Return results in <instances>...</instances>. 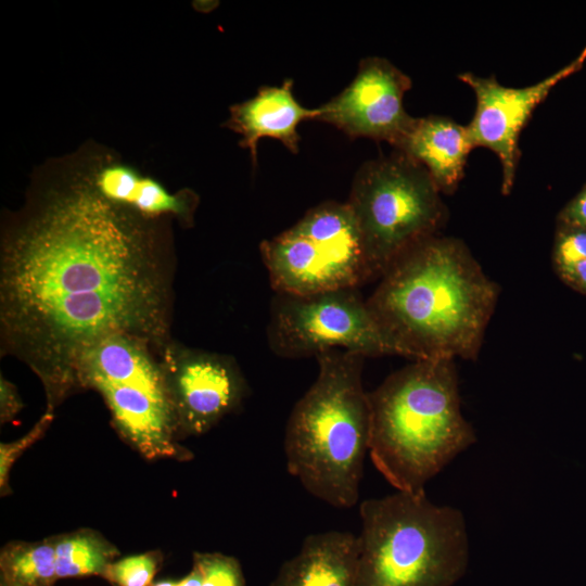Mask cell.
<instances>
[{
  "instance_id": "cell-7",
  "label": "cell",
  "mask_w": 586,
  "mask_h": 586,
  "mask_svg": "<svg viewBox=\"0 0 586 586\" xmlns=\"http://www.w3.org/2000/svg\"><path fill=\"white\" fill-rule=\"evenodd\" d=\"M77 382L103 396L118 430L146 458L177 453L176 412L153 344L128 334L109 335L79 358Z\"/></svg>"
},
{
  "instance_id": "cell-17",
  "label": "cell",
  "mask_w": 586,
  "mask_h": 586,
  "mask_svg": "<svg viewBox=\"0 0 586 586\" xmlns=\"http://www.w3.org/2000/svg\"><path fill=\"white\" fill-rule=\"evenodd\" d=\"M0 571L7 586H53L59 578L54 543L8 545L0 556Z\"/></svg>"
},
{
  "instance_id": "cell-22",
  "label": "cell",
  "mask_w": 586,
  "mask_h": 586,
  "mask_svg": "<svg viewBox=\"0 0 586 586\" xmlns=\"http://www.w3.org/2000/svg\"><path fill=\"white\" fill-rule=\"evenodd\" d=\"M52 419V409H49L34 429L21 440L0 445V486L1 492L8 485L9 471L23 450L36 442L46 431Z\"/></svg>"
},
{
  "instance_id": "cell-18",
  "label": "cell",
  "mask_w": 586,
  "mask_h": 586,
  "mask_svg": "<svg viewBox=\"0 0 586 586\" xmlns=\"http://www.w3.org/2000/svg\"><path fill=\"white\" fill-rule=\"evenodd\" d=\"M59 578L86 575L103 576L117 550L89 531L64 535L54 542Z\"/></svg>"
},
{
  "instance_id": "cell-6",
  "label": "cell",
  "mask_w": 586,
  "mask_h": 586,
  "mask_svg": "<svg viewBox=\"0 0 586 586\" xmlns=\"http://www.w3.org/2000/svg\"><path fill=\"white\" fill-rule=\"evenodd\" d=\"M346 203L373 279L410 247L436 235L447 217L429 171L399 151L362 164Z\"/></svg>"
},
{
  "instance_id": "cell-25",
  "label": "cell",
  "mask_w": 586,
  "mask_h": 586,
  "mask_svg": "<svg viewBox=\"0 0 586 586\" xmlns=\"http://www.w3.org/2000/svg\"><path fill=\"white\" fill-rule=\"evenodd\" d=\"M557 271L566 283L582 292H586V260Z\"/></svg>"
},
{
  "instance_id": "cell-14",
  "label": "cell",
  "mask_w": 586,
  "mask_h": 586,
  "mask_svg": "<svg viewBox=\"0 0 586 586\" xmlns=\"http://www.w3.org/2000/svg\"><path fill=\"white\" fill-rule=\"evenodd\" d=\"M293 80L285 79L279 87L263 86L257 93L229 109L225 127L239 133L241 148L250 151L254 166L262 138L279 140L291 153L298 152L301 137L296 130L303 120H316L319 110L307 109L293 94Z\"/></svg>"
},
{
  "instance_id": "cell-13",
  "label": "cell",
  "mask_w": 586,
  "mask_h": 586,
  "mask_svg": "<svg viewBox=\"0 0 586 586\" xmlns=\"http://www.w3.org/2000/svg\"><path fill=\"white\" fill-rule=\"evenodd\" d=\"M74 160L91 187L104 199L150 218H176L186 227L194 222L199 196L190 189L170 193L156 179L109 152L84 150Z\"/></svg>"
},
{
  "instance_id": "cell-1",
  "label": "cell",
  "mask_w": 586,
  "mask_h": 586,
  "mask_svg": "<svg viewBox=\"0 0 586 586\" xmlns=\"http://www.w3.org/2000/svg\"><path fill=\"white\" fill-rule=\"evenodd\" d=\"M47 169L2 231L4 353L42 381L49 408L78 387L82 354L112 334L170 342L173 258L164 221L100 195L74 157Z\"/></svg>"
},
{
  "instance_id": "cell-26",
  "label": "cell",
  "mask_w": 586,
  "mask_h": 586,
  "mask_svg": "<svg viewBox=\"0 0 586 586\" xmlns=\"http://www.w3.org/2000/svg\"><path fill=\"white\" fill-rule=\"evenodd\" d=\"M202 573L195 565H193L192 571L186 577L179 581L178 586H202Z\"/></svg>"
},
{
  "instance_id": "cell-9",
  "label": "cell",
  "mask_w": 586,
  "mask_h": 586,
  "mask_svg": "<svg viewBox=\"0 0 586 586\" xmlns=\"http://www.w3.org/2000/svg\"><path fill=\"white\" fill-rule=\"evenodd\" d=\"M266 337L271 352L282 358L316 357L332 349L354 352L366 358L405 356L358 289L307 295L275 293Z\"/></svg>"
},
{
  "instance_id": "cell-12",
  "label": "cell",
  "mask_w": 586,
  "mask_h": 586,
  "mask_svg": "<svg viewBox=\"0 0 586 586\" xmlns=\"http://www.w3.org/2000/svg\"><path fill=\"white\" fill-rule=\"evenodd\" d=\"M177 424L200 434L230 412L244 396V379L229 356L171 341L160 353Z\"/></svg>"
},
{
  "instance_id": "cell-5",
  "label": "cell",
  "mask_w": 586,
  "mask_h": 586,
  "mask_svg": "<svg viewBox=\"0 0 586 586\" xmlns=\"http://www.w3.org/2000/svg\"><path fill=\"white\" fill-rule=\"evenodd\" d=\"M355 586H453L467 572L462 512L423 494L396 493L360 502Z\"/></svg>"
},
{
  "instance_id": "cell-4",
  "label": "cell",
  "mask_w": 586,
  "mask_h": 586,
  "mask_svg": "<svg viewBox=\"0 0 586 586\" xmlns=\"http://www.w3.org/2000/svg\"><path fill=\"white\" fill-rule=\"evenodd\" d=\"M316 358L317 378L286 423V469L317 499L352 508L359 499L369 444V402L362 385L366 357L332 349Z\"/></svg>"
},
{
  "instance_id": "cell-19",
  "label": "cell",
  "mask_w": 586,
  "mask_h": 586,
  "mask_svg": "<svg viewBox=\"0 0 586 586\" xmlns=\"http://www.w3.org/2000/svg\"><path fill=\"white\" fill-rule=\"evenodd\" d=\"M158 559L154 553H141L111 562L104 574L115 586H151Z\"/></svg>"
},
{
  "instance_id": "cell-3",
  "label": "cell",
  "mask_w": 586,
  "mask_h": 586,
  "mask_svg": "<svg viewBox=\"0 0 586 586\" xmlns=\"http://www.w3.org/2000/svg\"><path fill=\"white\" fill-rule=\"evenodd\" d=\"M368 454L399 492L426 483L476 442L463 418L455 360L417 359L368 393Z\"/></svg>"
},
{
  "instance_id": "cell-8",
  "label": "cell",
  "mask_w": 586,
  "mask_h": 586,
  "mask_svg": "<svg viewBox=\"0 0 586 586\" xmlns=\"http://www.w3.org/2000/svg\"><path fill=\"white\" fill-rule=\"evenodd\" d=\"M275 293L307 295L358 289L373 279L348 204L328 201L259 245Z\"/></svg>"
},
{
  "instance_id": "cell-21",
  "label": "cell",
  "mask_w": 586,
  "mask_h": 586,
  "mask_svg": "<svg viewBox=\"0 0 586 586\" xmlns=\"http://www.w3.org/2000/svg\"><path fill=\"white\" fill-rule=\"evenodd\" d=\"M586 260V230L560 227L553 249L557 270Z\"/></svg>"
},
{
  "instance_id": "cell-20",
  "label": "cell",
  "mask_w": 586,
  "mask_h": 586,
  "mask_svg": "<svg viewBox=\"0 0 586 586\" xmlns=\"http://www.w3.org/2000/svg\"><path fill=\"white\" fill-rule=\"evenodd\" d=\"M202 573V586H245L239 561L217 552L194 553V564Z\"/></svg>"
},
{
  "instance_id": "cell-16",
  "label": "cell",
  "mask_w": 586,
  "mask_h": 586,
  "mask_svg": "<svg viewBox=\"0 0 586 586\" xmlns=\"http://www.w3.org/2000/svg\"><path fill=\"white\" fill-rule=\"evenodd\" d=\"M474 148L468 126L432 115L416 118L396 151L421 164L441 193L450 194L458 188Z\"/></svg>"
},
{
  "instance_id": "cell-24",
  "label": "cell",
  "mask_w": 586,
  "mask_h": 586,
  "mask_svg": "<svg viewBox=\"0 0 586 586\" xmlns=\"http://www.w3.org/2000/svg\"><path fill=\"white\" fill-rule=\"evenodd\" d=\"M21 408V402L12 384L1 378V420L11 418Z\"/></svg>"
},
{
  "instance_id": "cell-11",
  "label": "cell",
  "mask_w": 586,
  "mask_h": 586,
  "mask_svg": "<svg viewBox=\"0 0 586 586\" xmlns=\"http://www.w3.org/2000/svg\"><path fill=\"white\" fill-rule=\"evenodd\" d=\"M411 84L386 59L366 58L353 81L318 107L316 120L330 124L351 138L387 141L397 149L416 119L403 103Z\"/></svg>"
},
{
  "instance_id": "cell-23",
  "label": "cell",
  "mask_w": 586,
  "mask_h": 586,
  "mask_svg": "<svg viewBox=\"0 0 586 586\" xmlns=\"http://www.w3.org/2000/svg\"><path fill=\"white\" fill-rule=\"evenodd\" d=\"M560 227L586 230V187L560 213Z\"/></svg>"
},
{
  "instance_id": "cell-15",
  "label": "cell",
  "mask_w": 586,
  "mask_h": 586,
  "mask_svg": "<svg viewBox=\"0 0 586 586\" xmlns=\"http://www.w3.org/2000/svg\"><path fill=\"white\" fill-rule=\"evenodd\" d=\"M358 535L327 531L308 535L298 552L284 561L270 586H355Z\"/></svg>"
},
{
  "instance_id": "cell-27",
  "label": "cell",
  "mask_w": 586,
  "mask_h": 586,
  "mask_svg": "<svg viewBox=\"0 0 586 586\" xmlns=\"http://www.w3.org/2000/svg\"><path fill=\"white\" fill-rule=\"evenodd\" d=\"M178 584H179V581L175 582V581L166 579V581L156 582L152 584L151 586H178Z\"/></svg>"
},
{
  "instance_id": "cell-28",
  "label": "cell",
  "mask_w": 586,
  "mask_h": 586,
  "mask_svg": "<svg viewBox=\"0 0 586 586\" xmlns=\"http://www.w3.org/2000/svg\"><path fill=\"white\" fill-rule=\"evenodd\" d=\"M0 586H7V585H4L3 583H0Z\"/></svg>"
},
{
  "instance_id": "cell-10",
  "label": "cell",
  "mask_w": 586,
  "mask_h": 586,
  "mask_svg": "<svg viewBox=\"0 0 586 586\" xmlns=\"http://www.w3.org/2000/svg\"><path fill=\"white\" fill-rule=\"evenodd\" d=\"M586 48L571 63L543 80L523 88L506 87L495 76L481 77L466 72L458 78L475 95V111L468 126L474 146L493 151L501 165V193L513 188L520 160L519 139L535 109L551 89L582 68Z\"/></svg>"
},
{
  "instance_id": "cell-2",
  "label": "cell",
  "mask_w": 586,
  "mask_h": 586,
  "mask_svg": "<svg viewBox=\"0 0 586 586\" xmlns=\"http://www.w3.org/2000/svg\"><path fill=\"white\" fill-rule=\"evenodd\" d=\"M379 279L367 302L405 357H477L499 289L462 241L430 237L399 256Z\"/></svg>"
}]
</instances>
